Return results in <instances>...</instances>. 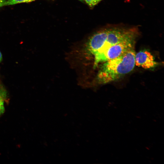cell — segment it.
<instances>
[{
  "label": "cell",
  "mask_w": 164,
  "mask_h": 164,
  "mask_svg": "<svg viewBox=\"0 0 164 164\" xmlns=\"http://www.w3.org/2000/svg\"><path fill=\"white\" fill-rule=\"evenodd\" d=\"M136 30L133 29H124L114 28L109 29L106 41L102 46L92 55L101 53L110 46L127 39L135 37Z\"/></svg>",
  "instance_id": "obj_3"
},
{
  "label": "cell",
  "mask_w": 164,
  "mask_h": 164,
  "mask_svg": "<svg viewBox=\"0 0 164 164\" xmlns=\"http://www.w3.org/2000/svg\"><path fill=\"white\" fill-rule=\"evenodd\" d=\"M135 37L129 39L112 46L103 52L94 55V66L100 63L116 58L134 48Z\"/></svg>",
  "instance_id": "obj_2"
},
{
  "label": "cell",
  "mask_w": 164,
  "mask_h": 164,
  "mask_svg": "<svg viewBox=\"0 0 164 164\" xmlns=\"http://www.w3.org/2000/svg\"><path fill=\"white\" fill-rule=\"evenodd\" d=\"M78 0L81 1V2H83L84 1V0Z\"/></svg>",
  "instance_id": "obj_11"
},
{
  "label": "cell",
  "mask_w": 164,
  "mask_h": 164,
  "mask_svg": "<svg viewBox=\"0 0 164 164\" xmlns=\"http://www.w3.org/2000/svg\"><path fill=\"white\" fill-rule=\"evenodd\" d=\"M84 1L91 7L94 6L98 3L97 0H84Z\"/></svg>",
  "instance_id": "obj_8"
},
{
  "label": "cell",
  "mask_w": 164,
  "mask_h": 164,
  "mask_svg": "<svg viewBox=\"0 0 164 164\" xmlns=\"http://www.w3.org/2000/svg\"><path fill=\"white\" fill-rule=\"evenodd\" d=\"M6 96L5 91L2 88L0 89V115L4 111V100Z\"/></svg>",
  "instance_id": "obj_7"
},
{
  "label": "cell",
  "mask_w": 164,
  "mask_h": 164,
  "mask_svg": "<svg viewBox=\"0 0 164 164\" xmlns=\"http://www.w3.org/2000/svg\"><path fill=\"white\" fill-rule=\"evenodd\" d=\"M7 0H0V8L2 7V5Z\"/></svg>",
  "instance_id": "obj_9"
},
{
  "label": "cell",
  "mask_w": 164,
  "mask_h": 164,
  "mask_svg": "<svg viewBox=\"0 0 164 164\" xmlns=\"http://www.w3.org/2000/svg\"><path fill=\"white\" fill-rule=\"evenodd\" d=\"M36 0H7L2 5V7L23 3H29Z\"/></svg>",
  "instance_id": "obj_6"
},
{
  "label": "cell",
  "mask_w": 164,
  "mask_h": 164,
  "mask_svg": "<svg viewBox=\"0 0 164 164\" xmlns=\"http://www.w3.org/2000/svg\"><path fill=\"white\" fill-rule=\"evenodd\" d=\"M2 54L0 51V62L2 61Z\"/></svg>",
  "instance_id": "obj_10"
},
{
  "label": "cell",
  "mask_w": 164,
  "mask_h": 164,
  "mask_svg": "<svg viewBox=\"0 0 164 164\" xmlns=\"http://www.w3.org/2000/svg\"><path fill=\"white\" fill-rule=\"evenodd\" d=\"M135 65L145 69H150L157 65L154 57L146 50H141L135 54Z\"/></svg>",
  "instance_id": "obj_5"
},
{
  "label": "cell",
  "mask_w": 164,
  "mask_h": 164,
  "mask_svg": "<svg viewBox=\"0 0 164 164\" xmlns=\"http://www.w3.org/2000/svg\"><path fill=\"white\" fill-rule=\"evenodd\" d=\"M135 54L133 48L123 55L104 62L97 75L98 81L108 83L130 72L135 65Z\"/></svg>",
  "instance_id": "obj_1"
},
{
  "label": "cell",
  "mask_w": 164,
  "mask_h": 164,
  "mask_svg": "<svg viewBox=\"0 0 164 164\" xmlns=\"http://www.w3.org/2000/svg\"><path fill=\"white\" fill-rule=\"evenodd\" d=\"M109 29H104L93 34L89 39L87 44L88 52L93 55L104 44L107 39Z\"/></svg>",
  "instance_id": "obj_4"
}]
</instances>
